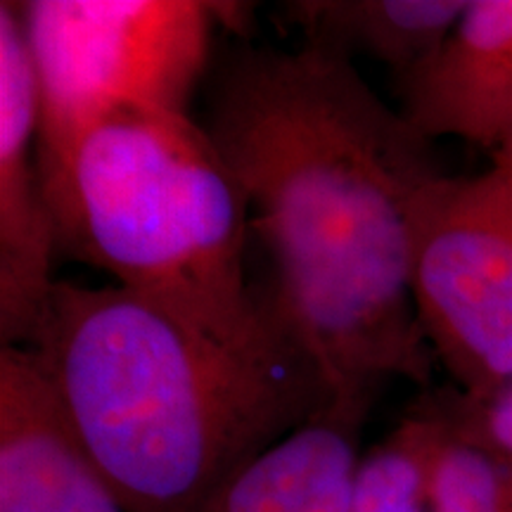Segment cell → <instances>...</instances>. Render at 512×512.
Wrapping results in <instances>:
<instances>
[{
	"label": "cell",
	"mask_w": 512,
	"mask_h": 512,
	"mask_svg": "<svg viewBox=\"0 0 512 512\" xmlns=\"http://www.w3.org/2000/svg\"><path fill=\"white\" fill-rule=\"evenodd\" d=\"M204 128L245 190L275 297L335 396L425 387L437 361L413 299V204L444 174L432 140L349 57L309 43L230 48Z\"/></svg>",
	"instance_id": "obj_1"
},
{
	"label": "cell",
	"mask_w": 512,
	"mask_h": 512,
	"mask_svg": "<svg viewBox=\"0 0 512 512\" xmlns=\"http://www.w3.org/2000/svg\"><path fill=\"white\" fill-rule=\"evenodd\" d=\"M17 347L131 512H197L335 399L283 304L256 335L221 339L119 285L57 278Z\"/></svg>",
	"instance_id": "obj_2"
},
{
	"label": "cell",
	"mask_w": 512,
	"mask_h": 512,
	"mask_svg": "<svg viewBox=\"0 0 512 512\" xmlns=\"http://www.w3.org/2000/svg\"><path fill=\"white\" fill-rule=\"evenodd\" d=\"M36 162L57 256L221 339L278 316L273 287L247 280L245 190L188 112L110 114Z\"/></svg>",
	"instance_id": "obj_3"
},
{
	"label": "cell",
	"mask_w": 512,
	"mask_h": 512,
	"mask_svg": "<svg viewBox=\"0 0 512 512\" xmlns=\"http://www.w3.org/2000/svg\"><path fill=\"white\" fill-rule=\"evenodd\" d=\"M38 83L36 150L126 110L188 112L216 22L238 3L29 0L17 3Z\"/></svg>",
	"instance_id": "obj_4"
},
{
	"label": "cell",
	"mask_w": 512,
	"mask_h": 512,
	"mask_svg": "<svg viewBox=\"0 0 512 512\" xmlns=\"http://www.w3.org/2000/svg\"><path fill=\"white\" fill-rule=\"evenodd\" d=\"M413 299L460 394L512 380V143L475 176L441 174L413 204Z\"/></svg>",
	"instance_id": "obj_5"
},
{
	"label": "cell",
	"mask_w": 512,
	"mask_h": 512,
	"mask_svg": "<svg viewBox=\"0 0 512 512\" xmlns=\"http://www.w3.org/2000/svg\"><path fill=\"white\" fill-rule=\"evenodd\" d=\"M38 83L17 3H0V339L17 347L55 283L53 223L36 162Z\"/></svg>",
	"instance_id": "obj_6"
},
{
	"label": "cell",
	"mask_w": 512,
	"mask_h": 512,
	"mask_svg": "<svg viewBox=\"0 0 512 512\" xmlns=\"http://www.w3.org/2000/svg\"><path fill=\"white\" fill-rule=\"evenodd\" d=\"M0 512H131L24 347L0 349Z\"/></svg>",
	"instance_id": "obj_7"
},
{
	"label": "cell",
	"mask_w": 512,
	"mask_h": 512,
	"mask_svg": "<svg viewBox=\"0 0 512 512\" xmlns=\"http://www.w3.org/2000/svg\"><path fill=\"white\" fill-rule=\"evenodd\" d=\"M394 83L399 112L427 140L503 150L512 143V0H470L451 36Z\"/></svg>",
	"instance_id": "obj_8"
},
{
	"label": "cell",
	"mask_w": 512,
	"mask_h": 512,
	"mask_svg": "<svg viewBox=\"0 0 512 512\" xmlns=\"http://www.w3.org/2000/svg\"><path fill=\"white\" fill-rule=\"evenodd\" d=\"M375 396H335L256 456L197 512H351Z\"/></svg>",
	"instance_id": "obj_9"
},
{
	"label": "cell",
	"mask_w": 512,
	"mask_h": 512,
	"mask_svg": "<svg viewBox=\"0 0 512 512\" xmlns=\"http://www.w3.org/2000/svg\"><path fill=\"white\" fill-rule=\"evenodd\" d=\"M470 0H290L283 15L304 43L370 57L399 76L451 36Z\"/></svg>",
	"instance_id": "obj_10"
},
{
	"label": "cell",
	"mask_w": 512,
	"mask_h": 512,
	"mask_svg": "<svg viewBox=\"0 0 512 512\" xmlns=\"http://www.w3.org/2000/svg\"><path fill=\"white\" fill-rule=\"evenodd\" d=\"M408 415L420 430L427 512H512L508 463L453 430L422 399Z\"/></svg>",
	"instance_id": "obj_11"
},
{
	"label": "cell",
	"mask_w": 512,
	"mask_h": 512,
	"mask_svg": "<svg viewBox=\"0 0 512 512\" xmlns=\"http://www.w3.org/2000/svg\"><path fill=\"white\" fill-rule=\"evenodd\" d=\"M351 512H427L425 458L411 415L384 444L361 458Z\"/></svg>",
	"instance_id": "obj_12"
},
{
	"label": "cell",
	"mask_w": 512,
	"mask_h": 512,
	"mask_svg": "<svg viewBox=\"0 0 512 512\" xmlns=\"http://www.w3.org/2000/svg\"><path fill=\"white\" fill-rule=\"evenodd\" d=\"M422 401L434 408L453 430L489 448L512 467V380L486 399H470L458 389L425 394Z\"/></svg>",
	"instance_id": "obj_13"
}]
</instances>
